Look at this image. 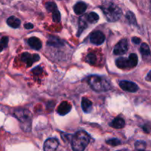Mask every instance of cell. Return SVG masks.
Instances as JSON below:
<instances>
[{
    "label": "cell",
    "mask_w": 151,
    "mask_h": 151,
    "mask_svg": "<svg viewBox=\"0 0 151 151\" xmlns=\"http://www.w3.org/2000/svg\"><path fill=\"white\" fill-rule=\"evenodd\" d=\"M59 145V142L57 139L50 138L46 140L44 144V151H55Z\"/></svg>",
    "instance_id": "9c48e42d"
},
{
    "label": "cell",
    "mask_w": 151,
    "mask_h": 151,
    "mask_svg": "<svg viewBox=\"0 0 151 151\" xmlns=\"http://www.w3.org/2000/svg\"><path fill=\"white\" fill-rule=\"evenodd\" d=\"M86 61L88 63L91 65H94L97 62V57L94 54H92V53H90L86 58Z\"/></svg>",
    "instance_id": "ffe728a7"
},
{
    "label": "cell",
    "mask_w": 151,
    "mask_h": 151,
    "mask_svg": "<svg viewBox=\"0 0 151 151\" xmlns=\"http://www.w3.org/2000/svg\"><path fill=\"white\" fill-rule=\"evenodd\" d=\"M21 59L24 63H26V66L29 67V66H32V63L40 60V56L38 54L31 55L29 53L24 52L22 55V58Z\"/></svg>",
    "instance_id": "5b68a950"
},
{
    "label": "cell",
    "mask_w": 151,
    "mask_h": 151,
    "mask_svg": "<svg viewBox=\"0 0 151 151\" xmlns=\"http://www.w3.org/2000/svg\"><path fill=\"white\" fill-rule=\"evenodd\" d=\"M119 86L121 88L125 91H129V92H136L138 91L139 87L135 83L131 82L128 81H122L119 82Z\"/></svg>",
    "instance_id": "ba28073f"
},
{
    "label": "cell",
    "mask_w": 151,
    "mask_h": 151,
    "mask_svg": "<svg viewBox=\"0 0 151 151\" xmlns=\"http://www.w3.org/2000/svg\"><path fill=\"white\" fill-rule=\"evenodd\" d=\"M135 148L137 151H145L146 148V143L143 141H137L135 143Z\"/></svg>",
    "instance_id": "7402d4cb"
},
{
    "label": "cell",
    "mask_w": 151,
    "mask_h": 151,
    "mask_svg": "<svg viewBox=\"0 0 151 151\" xmlns=\"http://www.w3.org/2000/svg\"><path fill=\"white\" fill-rule=\"evenodd\" d=\"M14 115L21 123V127L25 132H29L31 130L32 115L29 111L26 109H18L14 112Z\"/></svg>",
    "instance_id": "277c9868"
},
{
    "label": "cell",
    "mask_w": 151,
    "mask_h": 151,
    "mask_svg": "<svg viewBox=\"0 0 151 151\" xmlns=\"http://www.w3.org/2000/svg\"></svg>",
    "instance_id": "d6a6232c"
},
{
    "label": "cell",
    "mask_w": 151,
    "mask_h": 151,
    "mask_svg": "<svg viewBox=\"0 0 151 151\" xmlns=\"http://www.w3.org/2000/svg\"><path fill=\"white\" fill-rule=\"evenodd\" d=\"M146 80L148 81H150V82H151V71H150V72H148V74L147 75V77H146Z\"/></svg>",
    "instance_id": "1f68e13d"
},
{
    "label": "cell",
    "mask_w": 151,
    "mask_h": 151,
    "mask_svg": "<svg viewBox=\"0 0 151 151\" xmlns=\"http://www.w3.org/2000/svg\"><path fill=\"white\" fill-rule=\"evenodd\" d=\"M81 106H82V109L83 110L84 112L89 113V112H91V109H92V103L90 100L84 97V98H83L82 102H81Z\"/></svg>",
    "instance_id": "5bb4252c"
},
{
    "label": "cell",
    "mask_w": 151,
    "mask_h": 151,
    "mask_svg": "<svg viewBox=\"0 0 151 151\" xmlns=\"http://www.w3.org/2000/svg\"><path fill=\"white\" fill-rule=\"evenodd\" d=\"M125 125V120L121 117H116L111 123V126L115 129H121L124 128Z\"/></svg>",
    "instance_id": "4fadbf2b"
},
{
    "label": "cell",
    "mask_w": 151,
    "mask_h": 151,
    "mask_svg": "<svg viewBox=\"0 0 151 151\" xmlns=\"http://www.w3.org/2000/svg\"><path fill=\"white\" fill-rule=\"evenodd\" d=\"M87 8V4L83 1H79L74 6V11L76 14L81 15L86 11Z\"/></svg>",
    "instance_id": "9a60e30c"
},
{
    "label": "cell",
    "mask_w": 151,
    "mask_h": 151,
    "mask_svg": "<svg viewBox=\"0 0 151 151\" xmlns=\"http://www.w3.org/2000/svg\"><path fill=\"white\" fill-rule=\"evenodd\" d=\"M72 109V106L71 104H69L68 102L64 101V102H62L60 104V106H58V113L60 115H66L69 113V111H71Z\"/></svg>",
    "instance_id": "8fae6325"
},
{
    "label": "cell",
    "mask_w": 151,
    "mask_h": 151,
    "mask_svg": "<svg viewBox=\"0 0 151 151\" xmlns=\"http://www.w3.org/2000/svg\"><path fill=\"white\" fill-rule=\"evenodd\" d=\"M128 43L126 39H122L117 43L114 50V53L115 55H123L128 51Z\"/></svg>",
    "instance_id": "8992f818"
},
{
    "label": "cell",
    "mask_w": 151,
    "mask_h": 151,
    "mask_svg": "<svg viewBox=\"0 0 151 151\" xmlns=\"http://www.w3.org/2000/svg\"><path fill=\"white\" fill-rule=\"evenodd\" d=\"M52 19L55 23H58L60 21V14L58 10H55L52 13Z\"/></svg>",
    "instance_id": "4316f807"
},
{
    "label": "cell",
    "mask_w": 151,
    "mask_h": 151,
    "mask_svg": "<svg viewBox=\"0 0 151 151\" xmlns=\"http://www.w3.org/2000/svg\"><path fill=\"white\" fill-rule=\"evenodd\" d=\"M8 44V38L6 36L3 37L0 39V52L4 50V48H6Z\"/></svg>",
    "instance_id": "cb8c5ba5"
},
{
    "label": "cell",
    "mask_w": 151,
    "mask_h": 151,
    "mask_svg": "<svg viewBox=\"0 0 151 151\" xmlns=\"http://www.w3.org/2000/svg\"><path fill=\"white\" fill-rule=\"evenodd\" d=\"M7 24L12 28H18L21 24V21L15 16H10L7 19Z\"/></svg>",
    "instance_id": "2e32d148"
},
{
    "label": "cell",
    "mask_w": 151,
    "mask_h": 151,
    "mask_svg": "<svg viewBox=\"0 0 151 151\" xmlns=\"http://www.w3.org/2000/svg\"><path fill=\"white\" fill-rule=\"evenodd\" d=\"M106 37L101 31H94L90 35V41L92 44L96 45H100L105 41Z\"/></svg>",
    "instance_id": "52a82bcc"
},
{
    "label": "cell",
    "mask_w": 151,
    "mask_h": 151,
    "mask_svg": "<svg viewBox=\"0 0 151 151\" xmlns=\"http://www.w3.org/2000/svg\"><path fill=\"white\" fill-rule=\"evenodd\" d=\"M126 19H128V22L131 24H137V19H136L135 15L131 11H128L126 13Z\"/></svg>",
    "instance_id": "d6986e66"
},
{
    "label": "cell",
    "mask_w": 151,
    "mask_h": 151,
    "mask_svg": "<svg viewBox=\"0 0 151 151\" xmlns=\"http://www.w3.org/2000/svg\"><path fill=\"white\" fill-rule=\"evenodd\" d=\"M86 19L90 23H96L99 20V16L94 12H91L89 14L87 15Z\"/></svg>",
    "instance_id": "ac0fdd59"
},
{
    "label": "cell",
    "mask_w": 151,
    "mask_h": 151,
    "mask_svg": "<svg viewBox=\"0 0 151 151\" xmlns=\"http://www.w3.org/2000/svg\"><path fill=\"white\" fill-rule=\"evenodd\" d=\"M106 143L111 146H116L120 144L121 142L119 139H111L107 140V141H106Z\"/></svg>",
    "instance_id": "83f0119b"
},
{
    "label": "cell",
    "mask_w": 151,
    "mask_h": 151,
    "mask_svg": "<svg viewBox=\"0 0 151 151\" xmlns=\"http://www.w3.org/2000/svg\"><path fill=\"white\" fill-rule=\"evenodd\" d=\"M32 72H33L35 75H40V74L42 73V69H41V66H37L32 69Z\"/></svg>",
    "instance_id": "f1b7e54d"
},
{
    "label": "cell",
    "mask_w": 151,
    "mask_h": 151,
    "mask_svg": "<svg viewBox=\"0 0 151 151\" xmlns=\"http://www.w3.org/2000/svg\"><path fill=\"white\" fill-rule=\"evenodd\" d=\"M132 41L134 43V44H140V42H141V39H140L139 38H137V37H134V38H132Z\"/></svg>",
    "instance_id": "f546056e"
},
{
    "label": "cell",
    "mask_w": 151,
    "mask_h": 151,
    "mask_svg": "<svg viewBox=\"0 0 151 151\" xmlns=\"http://www.w3.org/2000/svg\"><path fill=\"white\" fill-rule=\"evenodd\" d=\"M48 44H50L52 46H55V47H58V46L61 45L62 42L60 41V40L58 39V38H55L54 37H52L51 39L49 40Z\"/></svg>",
    "instance_id": "484cf974"
},
{
    "label": "cell",
    "mask_w": 151,
    "mask_h": 151,
    "mask_svg": "<svg viewBox=\"0 0 151 151\" xmlns=\"http://www.w3.org/2000/svg\"><path fill=\"white\" fill-rule=\"evenodd\" d=\"M87 27V24L85 21L83 20V19H80V22H79V29H78V35L79 36L81 35V32Z\"/></svg>",
    "instance_id": "603a6c76"
},
{
    "label": "cell",
    "mask_w": 151,
    "mask_h": 151,
    "mask_svg": "<svg viewBox=\"0 0 151 151\" xmlns=\"http://www.w3.org/2000/svg\"><path fill=\"white\" fill-rule=\"evenodd\" d=\"M24 27L26 28V29H32V28H33V24H31V23L25 24Z\"/></svg>",
    "instance_id": "4dcf8cb0"
},
{
    "label": "cell",
    "mask_w": 151,
    "mask_h": 151,
    "mask_svg": "<svg viewBox=\"0 0 151 151\" xmlns=\"http://www.w3.org/2000/svg\"><path fill=\"white\" fill-rule=\"evenodd\" d=\"M140 52L142 54L143 56H148L150 55V50L149 46L145 43L142 44L141 47H140Z\"/></svg>",
    "instance_id": "e0dca14e"
},
{
    "label": "cell",
    "mask_w": 151,
    "mask_h": 151,
    "mask_svg": "<svg viewBox=\"0 0 151 151\" xmlns=\"http://www.w3.org/2000/svg\"><path fill=\"white\" fill-rule=\"evenodd\" d=\"M128 58H129L130 63H131V68L135 67L137 65V63H138V57H137V55L134 54V53H132V54L130 55Z\"/></svg>",
    "instance_id": "44dd1931"
},
{
    "label": "cell",
    "mask_w": 151,
    "mask_h": 151,
    "mask_svg": "<svg viewBox=\"0 0 151 151\" xmlns=\"http://www.w3.org/2000/svg\"><path fill=\"white\" fill-rule=\"evenodd\" d=\"M89 142L90 137L86 131H78L72 137V150L73 151H84Z\"/></svg>",
    "instance_id": "6da1fadb"
},
{
    "label": "cell",
    "mask_w": 151,
    "mask_h": 151,
    "mask_svg": "<svg viewBox=\"0 0 151 151\" xmlns=\"http://www.w3.org/2000/svg\"><path fill=\"white\" fill-rule=\"evenodd\" d=\"M87 82L94 91L98 92L108 91L111 88V83L104 77L91 75L88 78Z\"/></svg>",
    "instance_id": "7a4b0ae2"
},
{
    "label": "cell",
    "mask_w": 151,
    "mask_h": 151,
    "mask_svg": "<svg viewBox=\"0 0 151 151\" xmlns=\"http://www.w3.org/2000/svg\"><path fill=\"white\" fill-rule=\"evenodd\" d=\"M116 65L118 68H119V69H131L129 58H119L116 60Z\"/></svg>",
    "instance_id": "30bf717a"
},
{
    "label": "cell",
    "mask_w": 151,
    "mask_h": 151,
    "mask_svg": "<svg viewBox=\"0 0 151 151\" xmlns=\"http://www.w3.org/2000/svg\"><path fill=\"white\" fill-rule=\"evenodd\" d=\"M28 44L30 46V47H32V49L35 50H39L42 47V44H41V41L39 38H36V37H32V38H29L27 41Z\"/></svg>",
    "instance_id": "7c38bea8"
},
{
    "label": "cell",
    "mask_w": 151,
    "mask_h": 151,
    "mask_svg": "<svg viewBox=\"0 0 151 151\" xmlns=\"http://www.w3.org/2000/svg\"><path fill=\"white\" fill-rule=\"evenodd\" d=\"M103 13L106 17L107 20L111 22H116L120 19L122 16V10L119 8V6L114 3H109L105 4L101 7Z\"/></svg>",
    "instance_id": "3957f363"
},
{
    "label": "cell",
    "mask_w": 151,
    "mask_h": 151,
    "mask_svg": "<svg viewBox=\"0 0 151 151\" xmlns=\"http://www.w3.org/2000/svg\"><path fill=\"white\" fill-rule=\"evenodd\" d=\"M46 8H47V10H48L49 12H51L52 13L54 11H55V10H58L57 6H56L55 3L54 2L47 3V4H46Z\"/></svg>",
    "instance_id": "d4e9b609"
}]
</instances>
